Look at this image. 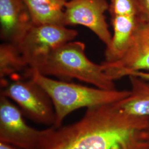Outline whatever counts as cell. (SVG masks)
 <instances>
[{
    "label": "cell",
    "mask_w": 149,
    "mask_h": 149,
    "mask_svg": "<svg viewBox=\"0 0 149 149\" xmlns=\"http://www.w3.org/2000/svg\"><path fill=\"white\" fill-rule=\"evenodd\" d=\"M34 70L63 81L77 79L99 88L116 90L114 81L105 74L102 64H95L87 57L85 45L81 42L70 41L63 44Z\"/></svg>",
    "instance_id": "obj_3"
},
{
    "label": "cell",
    "mask_w": 149,
    "mask_h": 149,
    "mask_svg": "<svg viewBox=\"0 0 149 149\" xmlns=\"http://www.w3.org/2000/svg\"><path fill=\"white\" fill-rule=\"evenodd\" d=\"M32 25L23 0H0V37L5 43L17 45Z\"/></svg>",
    "instance_id": "obj_10"
},
{
    "label": "cell",
    "mask_w": 149,
    "mask_h": 149,
    "mask_svg": "<svg viewBox=\"0 0 149 149\" xmlns=\"http://www.w3.org/2000/svg\"><path fill=\"white\" fill-rule=\"evenodd\" d=\"M131 84L130 93L115 102L118 108L128 114L149 117V83L138 76H129Z\"/></svg>",
    "instance_id": "obj_11"
},
{
    "label": "cell",
    "mask_w": 149,
    "mask_h": 149,
    "mask_svg": "<svg viewBox=\"0 0 149 149\" xmlns=\"http://www.w3.org/2000/svg\"><path fill=\"white\" fill-rule=\"evenodd\" d=\"M29 68L17 46L4 42L0 45V79L1 82L6 77L13 76Z\"/></svg>",
    "instance_id": "obj_13"
},
{
    "label": "cell",
    "mask_w": 149,
    "mask_h": 149,
    "mask_svg": "<svg viewBox=\"0 0 149 149\" xmlns=\"http://www.w3.org/2000/svg\"><path fill=\"white\" fill-rule=\"evenodd\" d=\"M18 107L0 95V142L19 149H40L48 128L37 130L28 125Z\"/></svg>",
    "instance_id": "obj_6"
},
{
    "label": "cell",
    "mask_w": 149,
    "mask_h": 149,
    "mask_svg": "<svg viewBox=\"0 0 149 149\" xmlns=\"http://www.w3.org/2000/svg\"><path fill=\"white\" fill-rule=\"evenodd\" d=\"M114 103L87 108L73 124L49 127L40 149H149V117L128 114Z\"/></svg>",
    "instance_id": "obj_1"
},
{
    "label": "cell",
    "mask_w": 149,
    "mask_h": 149,
    "mask_svg": "<svg viewBox=\"0 0 149 149\" xmlns=\"http://www.w3.org/2000/svg\"><path fill=\"white\" fill-rule=\"evenodd\" d=\"M78 32L55 24L32 25L17 46L29 68L36 69L54 50L72 41Z\"/></svg>",
    "instance_id": "obj_5"
},
{
    "label": "cell",
    "mask_w": 149,
    "mask_h": 149,
    "mask_svg": "<svg viewBox=\"0 0 149 149\" xmlns=\"http://www.w3.org/2000/svg\"><path fill=\"white\" fill-rule=\"evenodd\" d=\"M0 149H19L9 144L0 142Z\"/></svg>",
    "instance_id": "obj_16"
},
{
    "label": "cell",
    "mask_w": 149,
    "mask_h": 149,
    "mask_svg": "<svg viewBox=\"0 0 149 149\" xmlns=\"http://www.w3.org/2000/svg\"><path fill=\"white\" fill-rule=\"evenodd\" d=\"M33 25L64 26V10L68 0H23Z\"/></svg>",
    "instance_id": "obj_12"
},
{
    "label": "cell",
    "mask_w": 149,
    "mask_h": 149,
    "mask_svg": "<svg viewBox=\"0 0 149 149\" xmlns=\"http://www.w3.org/2000/svg\"><path fill=\"white\" fill-rule=\"evenodd\" d=\"M107 76L113 81L140 71L149 72V18L141 19L122 56L112 63H102Z\"/></svg>",
    "instance_id": "obj_7"
},
{
    "label": "cell",
    "mask_w": 149,
    "mask_h": 149,
    "mask_svg": "<svg viewBox=\"0 0 149 149\" xmlns=\"http://www.w3.org/2000/svg\"><path fill=\"white\" fill-rule=\"evenodd\" d=\"M28 75L47 92L53 102L55 114V128L61 127L65 118L76 110L114 103L130 93V90H107L54 80L36 70L30 71Z\"/></svg>",
    "instance_id": "obj_2"
},
{
    "label": "cell",
    "mask_w": 149,
    "mask_h": 149,
    "mask_svg": "<svg viewBox=\"0 0 149 149\" xmlns=\"http://www.w3.org/2000/svg\"><path fill=\"white\" fill-rule=\"evenodd\" d=\"M132 75H134L138 76L139 77L143 79V80H145L149 83V72H145V71H140L135 72Z\"/></svg>",
    "instance_id": "obj_15"
},
{
    "label": "cell",
    "mask_w": 149,
    "mask_h": 149,
    "mask_svg": "<svg viewBox=\"0 0 149 149\" xmlns=\"http://www.w3.org/2000/svg\"><path fill=\"white\" fill-rule=\"evenodd\" d=\"M108 8L107 0H68L65 7L64 26L87 27L107 47L112 38L105 16Z\"/></svg>",
    "instance_id": "obj_9"
},
{
    "label": "cell",
    "mask_w": 149,
    "mask_h": 149,
    "mask_svg": "<svg viewBox=\"0 0 149 149\" xmlns=\"http://www.w3.org/2000/svg\"><path fill=\"white\" fill-rule=\"evenodd\" d=\"M1 94L15 102L23 116L34 122L53 127L55 114L50 96L32 79H16L1 85Z\"/></svg>",
    "instance_id": "obj_4"
},
{
    "label": "cell",
    "mask_w": 149,
    "mask_h": 149,
    "mask_svg": "<svg viewBox=\"0 0 149 149\" xmlns=\"http://www.w3.org/2000/svg\"><path fill=\"white\" fill-rule=\"evenodd\" d=\"M140 11L141 19L149 18V0H136Z\"/></svg>",
    "instance_id": "obj_14"
},
{
    "label": "cell",
    "mask_w": 149,
    "mask_h": 149,
    "mask_svg": "<svg viewBox=\"0 0 149 149\" xmlns=\"http://www.w3.org/2000/svg\"><path fill=\"white\" fill-rule=\"evenodd\" d=\"M113 35L106 47L105 62L112 63L120 59L128 48L141 16L136 0H128L109 6Z\"/></svg>",
    "instance_id": "obj_8"
}]
</instances>
